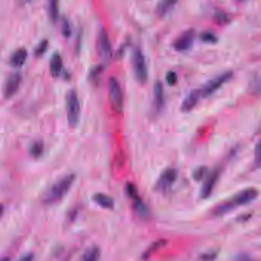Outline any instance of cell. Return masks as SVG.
<instances>
[{
  "mask_svg": "<svg viewBox=\"0 0 261 261\" xmlns=\"http://www.w3.org/2000/svg\"><path fill=\"white\" fill-rule=\"evenodd\" d=\"M75 180L74 174H68L56 181L51 185L43 194L44 202L45 204H53L60 201L69 192Z\"/></svg>",
  "mask_w": 261,
  "mask_h": 261,
  "instance_id": "1",
  "label": "cell"
},
{
  "mask_svg": "<svg viewBox=\"0 0 261 261\" xmlns=\"http://www.w3.org/2000/svg\"><path fill=\"white\" fill-rule=\"evenodd\" d=\"M67 119L71 127H75L80 117L81 107L79 97L74 90H70L66 95Z\"/></svg>",
  "mask_w": 261,
  "mask_h": 261,
  "instance_id": "2",
  "label": "cell"
},
{
  "mask_svg": "<svg viewBox=\"0 0 261 261\" xmlns=\"http://www.w3.org/2000/svg\"><path fill=\"white\" fill-rule=\"evenodd\" d=\"M233 75V73L231 71H224L206 82L203 85L202 88L199 89L202 98L209 97V96L215 94L223 85L229 82Z\"/></svg>",
  "mask_w": 261,
  "mask_h": 261,
  "instance_id": "3",
  "label": "cell"
},
{
  "mask_svg": "<svg viewBox=\"0 0 261 261\" xmlns=\"http://www.w3.org/2000/svg\"><path fill=\"white\" fill-rule=\"evenodd\" d=\"M132 66L134 76L137 82L144 84L148 79L147 65L140 48H135L133 51Z\"/></svg>",
  "mask_w": 261,
  "mask_h": 261,
  "instance_id": "4",
  "label": "cell"
},
{
  "mask_svg": "<svg viewBox=\"0 0 261 261\" xmlns=\"http://www.w3.org/2000/svg\"><path fill=\"white\" fill-rule=\"evenodd\" d=\"M108 93L110 100L114 109L117 113H121L123 110V96L118 81L112 77L108 82Z\"/></svg>",
  "mask_w": 261,
  "mask_h": 261,
  "instance_id": "5",
  "label": "cell"
},
{
  "mask_svg": "<svg viewBox=\"0 0 261 261\" xmlns=\"http://www.w3.org/2000/svg\"><path fill=\"white\" fill-rule=\"evenodd\" d=\"M259 195L257 189L254 188H247L237 193L231 199L229 200L228 203L232 210L238 206L245 205L251 201H254Z\"/></svg>",
  "mask_w": 261,
  "mask_h": 261,
  "instance_id": "6",
  "label": "cell"
},
{
  "mask_svg": "<svg viewBox=\"0 0 261 261\" xmlns=\"http://www.w3.org/2000/svg\"><path fill=\"white\" fill-rule=\"evenodd\" d=\"M97 51L100 59L103 63L107 64L110 62L112 56L111 41L109 36L105 30H100L97 42Z\"/></svg>",
  "mask_w": 261,
  "mask_h": 261,
  "instance_id": "7",
  "label": "cell"
},
{
  "mask_svg": "<svg viewBox=\"0 0 261 261\" xmlns=\"http://www.w3.org/2000/svg\"><path fill=\"white\" fill-rule=\"evenodd\" d=\"M178 178V172L173 168H168L165 169L160 178L157 180L155 188L157 190L162 192H166L175 184Z\"/></svg>",
  "mask_w": 261,
  "mask_h": 261,
  "instance_id": "8",
  "label": "cell"
},
{
  "mask_svg": "<svg viewBox=\"0 0 261 261\" xmlns=\"http://www.w3.org/2000/svg\"><path fill=\"white\" fill-rule=\"evenodd\" d=\"M221 172V169L219 167H216L212 169V172L207 173L204 183L201 186V192H200L201 198L206 199V198L211 196L215 186H216L218 179H219Z\"/></svg>",
  "mask_w": 261,
  "mask_h": 261,
  "instance_id": "9",
  "label": "cell"
},
{
  "mask_svg": "<svg viewBox=\"0 0 261 261\" xmlns=\"http://www.w3.org/2000/svg\"><path fill=\"white\" fill-rule=\"evenodd\" d=\"M195 32L194 30H188L181 33L174 42L173 47L175 51L184 53L192 48L195 41Z\"/></svg>",
  "mask_w": 261,
  "mask_h": 261,
  "instance_id": "10",
  "label": "cell"
},
{
  "mask_svg": "<svg viewBox=\"0 0 261 261\" xmlns=\"http://www.w3.org/2000/svg\"><path fill=\"white\" fill-rule=\"evenodd\" d=\"M22 76L19 73H13L7 77L3 91L5 99L11 98L17 93L22 83Z\"/></svg>",
  "mask_w": 261,
  "mask_h": 261,
  "instance_id": "11",
  "label": "cell"
},
{
  "mask_svg": "<svg viewBox=\"0 0 261 261\" xmlns=\"http://www.w3.org/2000/svg\"><path fill=\"white\" fill-rule=\"evenodd\" d=\"M201 98H202V97H201L199 89L193 90V91H191L181 103V112H191L192 110L195 109V107L199 103Z\"/></svg>",
  "mask_w": 261,
  "mask_h": 261,
  "instance_id": "12",
  "label": "cell"
},
{
  "mask_svg": "<svg viewBox=\"0 0 261 261\" xmlns=\"http://www.w3.org/2000/svg\"><path fill=\"white\" fill-rule=\"evenodd\" d=\"M28 59V51L25 48H20L15 51L10 59V65L13 68H21L25 65Z\"/></svg>",
  "mask_w": 261,
  "mask_h": 261,
  "instance_id": "13",
  "label": "cell"
},
{
  "mask_svg": "<svg viewBox=\"0 0 261 261\" xmlns=\"http://www.w3.org/2000/svg\"><path fill=\"white\" fill-rule=\"evenodd\" d=\"M164 91L161 82H156L153 88V105L157 111H160L164 106Z\"/></svg>",
  "mask_w": 261,
  "mask_h": 261,
  "instance_id": "14",
  "label": "cell"
},
{
  "mask_svg": "<svg viewBox=\"0 0 261 261\" xmlns=\"http://www.w3.org/2000/svg\"><path fill=\"white\" fill-rule=\"evenodd\" d=\"M178 0H160L155 8V14L159 18H163L176 5Z\"/></svg>",
  "mask_w": 261,
  "mask_h": 261,
  "instance_id": "15",
  "label": "cell"
},
{
  "mask_svg": "<svg viewBox=\"0 0 261 261\" xmlns=\"http://www.w3.org/2000/svg\"><path fill=\"white\" fill-rule=\"evenodd\" d=\"M62 67H63V63H62V56L59 53H55L50 60L49 70L51 76L55 77H59L62 73Z\"/></svg>",
  "mask_w": 261,
  "mask_h": 261,
  "instance_id": "16",
  "label": "cell"
},
{
  "mask_svg": "<svg viewBox=\"0 0 261 261\" xmlns=\"http://www.w3.org/2000/svg\"><path fill=\"white\" fill-rule=\"evenodd\" d=\"M93 201L103 208L111 209L114 206V201L112 198L105 194L97 193L93 196Z\"/></svg>",
  "mask_w": 261,
  "mask_h": 261,
  "instance_id": "17",
  "label": "cell"
},
{
  "mask_svg": "<svg viewBox=\"0 0 261 261\" xmlns=\"http://www.w3.org/2000/svg\"><path fill=\"white\" fill-rule=\"evenodd\" d=\"M133 199H134V211H135L137 215H138L139 217H140V218H146V217L147 216L148 210L147 207H146L143 201L140 199L138 195L134 197Z\"/></svg>",
  "mask_w": 261,
  "mask_h": 261,
  "instance_id": "18",
  "label": "cell"
},
{
  "mask_svg": "<svg viewBox=\"0 0 261 261\" xmlns=\"http://www.w3.org/2000/svg\"><path fill=\"white\" fill-rule=\"evenodd\" d=\"M48 10L50 20L56 22L59 16V0H48Z\"/></svg>",
  "mask_w": 261,
  "mask_h": 261,
  "instance_id": "19",
  "label": "cell"
},
{
  "mask_svg": "<svg viewBox=\"0 0 261 261\" xmlns=\"http://www.w3.org/2000/svg\"><path fill=\"white\" fill-rule=\"evenodd\" d=\"M100 250L97 247H91L88 248L82 255V260L94 261L97 260L100 258Z\"/></svg>",
  "mask_w": 261,
  "mask_h": 261,
  "instance_id": "20",
  "label": "cell"
},
{
  "mask_svg": "<svg viewBox=\"0 0 261 261\" xmlns=\"http://www.w3.org/2000/svg\"><path fill=\"white\" fill-rule=\"evenodd\" d=\"M44 152V143L42 140L33 142L30 146V152L33 158H39Z\"/></svg>",
  "mask_w": 261,
  "mask_h": 261,
  "instance_id": "21",
  "label": "cell"
},
{
  "mask_svg": "<svg viewBox=\"0 0 261 261\" xmlns=\"http://www.w3.org/2000/svg\"><path fill=\"white\" fill-rule=\"evenodd\" d=\"M166 244V241H165V240H159V241H155L146 250V252L143 253V259H146V258L149 257L153 252H155L158 249L161 248Z\"/></svg>",
  "mask_w": 261,
  "mask_h": 261,
  "instance_id": "22",
  "label": "cell"
},
{
  "mask_svg": "<svg viewBox=\"0 0 261 261\" xmlns=\"http://www.w3.org/2000/svg\"><path fill=\"white\" fill-rule=\"evenodd\" d=\"M207 173H208V172H207V167H205V166H200V167L197 168V169L194 171L192 177H193L195 181H200L204 179V178H205Z\"/></svg>",
  "mask_w": 261,
  "mask_h": 261,
  "instance_id": "23",
  "label": "cell"
},
{
  "mask_svg": "<svg viewBox=\"0 0 261 261\" xmlns=\"http://www.w3.org/2000/svg\"><path fill=\"white\" fill-rule=\"evenodd\" d=\"M48 42L47 40H43L37 45L36 49H35L34 54L36 57H41L46 53L48 49Z\"/></svg>",
  "mask_w": 261,
  "mask_h": 261,
  "instance_id": "24",
  "label": "cell"
},
{
  "mask_svg": "<svg viewBox=\"0 0 261 261\" xmlns=\"http://www.w3.org/2000/svg\"><path fill=\"white\" fill-rule=\"evenodd\" d=\"M254 165L256 168H261V139L255 146Z\"/></svg>",
  "mask_w": 261,
  "mask_h": 261,
  "instance_id": "25",
  "label": "cell"
},
{
  "mask_svg": "<svg viewBox=\"0 0 261 261\" xmlns=\"http://www.w3.org/2000/svg\"><path fill=\"white\" fill-rule=\"evenodd\" d=\"M201 39L206 43L214 44L216 43L217 39L216 36L214 33H210V32H204L201 34Z\"/></svg>",
  "mask_w": 261,
  "mask_h": 261,
  "instance_id": "26",
  "label": "cell"
},
{
  "mask_svg": "<svg viewBox=\"0 0 261 261\" xmlns=\"http://www.w3.org/2000/svg\"><path fill=\"white\" fill-rule=\"evenodd\" d=\"M62 33L65 38H70L71 36V27L66 19H63L62 21Z\"/></svg>",
  "mask_w": 261,
  "mask_h": 261,
  "instance_id": "27",
  "label": "cell"
},
{
  "mask_svg": "<svg viewBox=\"0 0 261 261\" xmlns=\"http://www.w3.org/2000/svg\"><path fill=\"white\" fill-rule=\"evenodd\" d=\"M166 80L168 85H170V86H173V85L177 83L178 77H177V74L174 71H169L166 74Z\"/></svg>",
  "mask_w": 261,
  "mask_h": 261,
  "instance_id": "28",
  "label": "cell"
},
{
  "mask_svg": "<svg viewBox=\"0 0 261 261\" xmlns=\"http://www.w3.org/2000/svg\"><path fill=\"white\" fill-rule=\"evenodd\" d=\"M126 194L130 197L131 198H134V197L137 196V189L135 186L132 183H127L126 186Z\"/></svg>",
  "mask_w": 261,
  "mask_h": 261,
  "instance_id": "29",
  "label": "cell"
},
{
  "mask_svg": "<svg viewBox=\"0 0 261 261\" xmlns=\"http://www.w3.org/2000/svg\"><path fill=\"white\" fill-rule=\"evenodd\" d=\"M215 15H216V19L218 22L225 23L226 21L228 20V19H227V15L224 14L222 12H218Z\"/></svg>",
  "mask_w": 261,
  "mask_h": 261,
  "instance_id": "30",
  "label": "cell"
},
{
  "mask_svg": "<svg viewBox=\"0 0 261 261\" xmlns=\"http://www.w3.org/2000/svg\"><path fill=\"white\" fill-rule=\"evenodd\" d=\"M216 257V254L215 253H208V254H204L201 256V259H214Z\"/></svg>",
  "mask_w": 261,
  "mask_h": 261,
  "instance_id": "31",
  "label": "cell"
},
{
  "mask_svg": "<svg viewBox=\"0 0 261 261\" xmlns=\"http://www.w3.org/2000/svg\"><path fill=\"white\" fill-rule=\"evenodd\" d=\"M33 259V254H28L25 255V256H22L21 257V259H25V260H31V259Z\"/></svg>",
  "mask_w": 261,
  "mask_h": 261,
  "instance_id": "32",
  "label": "cell"
},
{
  "mask_svg": "<svg viewBox=\"0 0 261 261\" xmlns=\"http://www.w3.org/2000/svg\"><path fill=\"white\" fill-rule=\"evenodd\" d=\"M30 2H31V0H20L21 4H23V5H25V4H29Z\"/></svg>",
  "mask_w": 261,
  "mask_h": 261,
  "instance_id": "33",
  "label": "cell"
},
{
  "mask_svg": "<svg viewBox=\"0 0 261 261\" xmlns=\"http://www.w3.org/2000/svg\"><path fill=\"white\" fill-rule=\"evenodd\" d=\"M236 1H238V2H244L246 0H236Z\"/></svg>",
  "mask_w": 261,
  "mask_h": 261,
  "instance_id": "34",
  "label": "cell"
}]
</instances>
